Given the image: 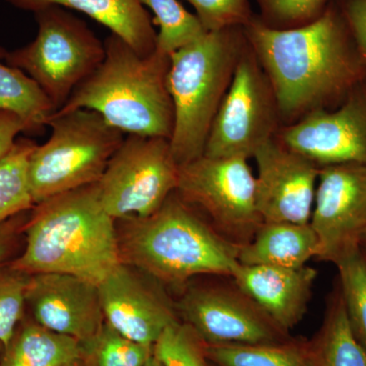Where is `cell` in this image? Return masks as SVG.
<instances>
[{
	"instance_id": "cell-19",
	"label": "cell",
	"mask_w": 366,
	"mask_h": 366,
	"mask_svg": "<svg viewBox=\"0 0 366 366\" xmlns=\"http://www.w3.org/2000/svg\"><path fill=\"white\" fill-rule=\"evenodd\" d=\"M319 254V240L310 223L262 222L252 239L239 247L238 262L249 266L300 268Z\"/></svg>"
},
{
	"instance_id": "cell-13",
	"label": "cell",
	"mask_w": 366,
	"mask_h": 366,
	"mask_svg": "<svg viewBox=\"0 0 366 366\" xmlns=\"http://www.w3.org/2000/svg\"><path fill=\"white\" fill-rule=\"evenodd\" d=\"M276 137L320 168L343 163L366 165V79L342 104L307 113L280 127Z\"/></svg>"
},
{
	"instance_id": "cell-28",
	"label": "cell",
	"mask_w": 366,
	"mask_h": 366,
	"mask_svg": "<svg viewBox=\"0 0 366 366\" xmlns=\"http://www.w3.org/2000/svg\"><path fill=\"white\" fill-rule=\"evenodd\" d=\"M162 366H209L206 343L182 320L168 327L153 346Z\"/></svg>"
},
{
	"instance_id": "cell-26",
	"label": "cell",
	"mask_w": 366,
	"mask_h": 366,
	"mask_svg": "<svg viewBox=\"0 0 366 366\" xmlns=\"http://www.w3.org/2000/svg\"><path fill=\"white\" fill-rule=\"evenodd\" d=\"M81 347L85 366H146L153 353L152 347L125 338L107 322Z\"/></svg>"
},
{
	"instance_id": "cell-36",
	"label": "cell",
	"mask_w": 366,
	"mask_h": 366,
	"mask_svg": "<svg viewBox=\"0 0 366 366\" xmlns=\"http://www.w3.org/2000/svg\"><path fill=\"white\" fill-rule=\"evenodd\" d=\"M360 249L362 252V254L365 255L366 257V230L365 234L362 236V239H361Z\"/></svg>"
},
{
	"instance_id": "cell-18",
	"label": "cell",
	"mask_w": 366,
	"mask_h": 366,
	"mask_svg": "<svg viewBox=\"0 0 366 366\" xmlns=\"http://www.w3.org/2000/svg\"><path fill=\"white\" fill-rule=\"evenodd\" d=\"M16 9L35 14L49 6L74 9L106 26L142 55L156 50L157 33L139 0H4Z\"/></svg>"
},
{
	"instance_id": "cell-5",
	"label": "cell",
	"mask_w": 366,
	"mask_h": 366,
	"mask_svg": "<svg viewBox=\"0 0 366 366\" xmlns=\"http://www.w3.org/2000/svg\"><path fill=\"white\" fill-rule=\"evenodd\" d=\"M242 26L208 32L170 55L171 150L180 165L204 155L209 129L247 47Z\"/></svg>"
},
{
	"instance_id": "cell-7",
	"label": "cell",
	"mask_w": 366,
	"mask_h": 366,
	"mask_svg": "<svg viewBox=\"0 0 366 366\" xmlns=\"http://www.w3.org/2000/svg\"><path fill=\"white\" fill-rule=\"evenodd\" d=\"M35 18V39L7 51L4 61L28 74L57 112L102 64L104 42L85 21L62 7L41 9Z\"/></svg>"
},
{
	"instance_id": "cell-39",
	"label": "cell",
	"mask_w": 366,
	"mask_h": 366,
	"mask_svg": "<svg viewBox=\"0 0 366 366\" xmlns=\"http://www.w3.org/2000/svg\"><path fill=\"white\" fill-rule=\"evenodd\" d=\"M78 365H79V363H78Z\"/></svg>"
},
{
	"instance_id": "cell-27",
	"label": "cell",
	"mask_w": 366,
	"mask_h": 366,
	"mask_svg": "<svg viewBox=\"0 0 366 366\" xmlns=\"http://www.w3.org/2000/svg\"><path fill=\"white\" fill-rule=\"evenodd\" d=\"M347 317L357 340L366 351V257L361 249L336 264Z\"/></svg>"
},
{
	"instance_id": "cell-38",
	"label": "cell",
	"mask_w": 366,
	"mask_h": 366,
	"mask_svg": "<svg viewBox=\"0 0 366 366\" xmlns=\"http://www.w3.org/2000/svg\"><path fill=\"white\" fill-rule=\"evenodd\" d=\"M76 366H85V365H84L83 361H81V362H79V365H76Z\"/></svg>"
},
{
	"instance_id": "cell-9",
	"label": "cell",
	"mask_w": 366,
	"mask_h": 366,
	"mask_svg": "<svg viewBox=\"0 0 366 366\" xmlns=\"http://www.w3.org/2000/svg\"><path fill=\"white\" fill-rule=\"evenodd\" d=\"M178 180L169 139L127 134L96 184L106 211L122 221L152 215L177 192Z\"/></svg>"
},
{
	"instance_id": "cell-2",
	"label": "cell",
	"mask_w": 366,
	"mask_h": 366,
	"mask_svg": "<svg viewBox=\"0 0 366 366\" xmlns=\"http://www.w3.org/2000/svg\"><path fill=\"white\" fill-rule=\"evenodd\" d=\"M117 221L97 184L36 204L26 224V247L11 268L26 274H72L98 286L122 264Z\"/></svg>"
},
{
	"instance_id": "cell-16",
	"label": "cell",
	"mask_w": 366,
	"mask_h": 366,
	"mask_svg": "<svg viewBox=\"0 0 366 366\" xmlns=\"http://www.w3.org/2000/svg\"><path fill=\"white\" fill-rule=\"evenodd\" d=\"M26 303L38 325L81 343L105 322L98 286L72 274H31Z\"/></svg>"
},
{
	"instance_id": "cell-1",
	"label": "cell",
	"mask_w": 366,
	"mask_h": 366,
	"mask_svg": "<svg viewBox=\"0 0 366 366\" xmlns=\"http://www.w3.org/2000/svg\"><path fill=\"white\" fill-rule=\"evenodd\" d=\"M243 32L286 125L336 108L366 79L365 59L335 0L307 25L271 28L254 14Z\"/></svg>"
},
{
	"instance_id": "cell-37",
	"label": "cell",
	"mask_w": 366,
	"mask_h": 366,
	"mask_svg": "<svg viewBox=\"0 0 366 366\" xmlns=\"http://www.w3.org/2000/svg\"><path fill=\"white\" fill-rule=\"evenodd\" d=\"M4 349H6V347H4V344H2L1 342H0V358H1V353Z\"/></svg>"
},
{
	"instance_id": "cell-21",
	"label": "cell",
	"mask_w": 366,
	"mask_h": 366,
	"mask_svg": "<svg viewBox=\"0 0 366 366\" xmlns=\"http://www.w3.org/2000/svg\"><path fill=\"white\" fill-rule=\"evenodd\" d=\"M6 351V366H76L83 358L81 342L36 322L25 325Z\"/></svg>"
},
{
	"instance_id": "cell-34",
	"label": "cell",
	"mask_w": 366,
	"mask_h": 366,
	"mask_svg": "<svg viewBox=\"0 0 366 366\" xmlns=\"http://www.w3.org/2000/svg\"><path fill=\"white\" fill-rule=\"evenodd\" d=\"M4 224L0 226V262L6 259L11 243V233L7 229L2 228Z\"/></svg>"
},
{
	"instance_id": "cell-8",
	"label": "cell",
	"mask_w": 366,
	"mask_h": 366,
	"mask_svg": "<svg viewBox=\"0 0 366 366\" xmlns=\"http://www.w3.org/2000/svg\"><path fill=\"white\" fill-rule=\"evenodd\" d=\"M249 159L202 156L179 166L177 192L229 242L242 247L262 221Z\"/></svg>"
},
{
	"instance_id": "cell-29",
	"label": "cell",
	"mask_w": 366,
	"mask_h": 366,
	"mask_svg": "<svg viewBox=\"0 0 366 366\" xmlns=\"http://www.w3.org/2000/svg\"><path fill=\"white\" fill-rule=\"evenodd\" d=\"M29 277L30 274L21 273L11 267L0 271V342L6 350L23 319Z\"/></svg>"
},
{
	"instance_id": "cell-30",
	"label": "cell",
	"mask_w": 366,
	"mask_h": 366,
	"mask_svg": "<svg viewBox=\"0 0 366 366\" xmlns=\"http://www.w3.org/2000/svg\"><path fill=\"white\" fill-rule=\"evenodd\" d=\"M259 19L274 29H291L317 20L331 0H257Z\"/></svg>"
},
{
	"instance_id": "cell-32",
	"label": "cell",
	"mask_w": 366,
	"mask_h": 366,
	"mask_svg": "<svg viewBox=\"0 0 366 366\" xmlns=\"http://www.w3.org/2000/svg\"><path fill=\"white\" fill-rule=\"evenodd\" d=\"M366 64V0H335Z\"/></svg>"
},
{
	"instance_id": "cell-12",
	"label": "cell",
	"mask_w": 366,
	"mask_h": 366,
	"mask_svg": "<svg viewBox=\"0 0 366 366\" xmlns=\"http://www.w3.org/2000/svg\"><path fill=\"white\" fill-rule=\"evenodd\" d=\"M310 224L319 240V261L336 266L360 249L366 230V165L320 168Z\"/></svg>"
},
{
	"instance_id": "cell-24",
	"label": "cell",
	"mask_w": 366,
	"mask_h": 366,
	"mask_svg": "<svg viewBox=\"0 0 366 366\" xmlns=\"http://www.w3.org/2000/svg\"><path fill=\"white\" fill-rule=\"evenodd\" d=\"M37 144L19 137L11 152L0 160V226L35 207L28 178V164Z\"/></svg>"
},
{
	"instance_id": "cell-14",
	"label": "cell",
	"mask_w": 366,
	"mask_h": 366,
	"mask_svg": "<svg viewBox=\"0 0 366 366\" xmlns=\"http://www.w3.org/2000/svg\"><path fill=\"white\" fill-rule=\"evenodd\" d=\"M98 291L105 322L142 345L153 348L163 332L180 320L162 284L124 262L99 284Z\"/></svg>"
},
{
	"instance_id": "cell-3",
	"label": "cell",
	"mask_w": 366,
	"mask_h": 366,
	"mask_svg": "<svg viewBox=\"0 0 366 366\" xmlns=\"http://www.w3.org/2000/svg\"><path fill=\"white\" fill-rule=\"evenodd\" d=\"M120 257L162 285L196 277L232 276L239 247L229 242L177 192L152 215L122 220Z\"/></svg>"
},
{
	"instance_id": "cell-15",
	"label": "cell",
	"mask_w": 366,
	"mask_h": 366,
	"mask_svg": "<svg viewBox=\"0 0 366 366\" xmlns=\"http://www.w3.org/2000/svg\"><path fill=\"white\" fill-rule=\"evenodd\" d=\"M255 197L264 222L308 224L314 209L320 167L276 137L259 147Z\"/></svg>"
},
{
	"instance_id": "cell-10",
	"label": "cell",
	"mask_w": 366,
	"mask_h": 366,
	"mask_svg": "<svg viewBox=\"0 0 366 366\" xmlns=\"http://www.w3.org/2000/svg\"><path fill=\"white\" fill-rule=\"evenodd\" d=\"M280 122L269 79L247 42L209 129L204 155L254 157L259 147L276 137Z\"/></svg>"
},
{
	"instance_id": "cell-20",
	"label": "cell",
	"mask_w": 366,
	"mask_h": 366,
	"mask_svg": "<svg viewBox=\"0 0 366 366\" xmlns=\"http://www.w3.org/2000/svg\"><path fill=\"white\" fill-rule=\"evenodd\" d=\"M310 341L312 366H366V351L351 329L340 288L327 300L319 331Z\"/></svg>"
},
{
	"instance_id": "cell-11",
	"label": "cell",
	"mask_w": 366,
	"mask_h": 366,
	"mask_svg": "<svg viewBox=\"0 0 366 366\" xmlns=\"http://www.w3.org/2000/svg\"><path fill=\"white\" fill-rule=\"evenodd\" d=\"M183 287L175 302L178 317L206 344L266 343L291 337L232 277L214 276Z\"/></svg>"
},
{
	"instance_id": "cell-33",
	"label": "cell",
	"mask_w": 366,
	"mask_h": 366,
	"mask_svg": "<svg viewBox=\"0 0 366 366\" xmlns=\"http://www.w3.org/2000/svg\"><path fill=\"white\" fill-rule=\"evenodd\" d=\"M21 134H26V125L16 113L0 110V160L6 157Z\"/></svg>"
},
{
	"instance_id": "cell-17",
	"label": "cell",
	"mask_w": 366,
	"mask_h": 366,
	"mask_svg": "<svg viewBox=\"0 0 366 366\" xmlns=\"http://www.w3.org/2000/svg\"><path fill=\"white\" fill-rule=\"evenodd\" d=\"M317 276L308 266L282 268L239 262L231 277L279 326L290 332L307 312Z\"/></svg>"
},
{
	"instance_id": "cell-4",
	"label": "cell",
	"mask_w": 366,
	"mask_h": 366,
	"mask_svg": "<svg viewBox=\"0 0 366 366\" xmlns=\"http://www.w3.org/2000/svg\"><path fill=\"white\" fill-rule=\"evenodd\" d=\"M102 64L71 94L57 114L78 109L99 113L127 134L170 139L174 106L168 85L170 55H142L114 34L104 41Z\"/></svg>"
},
{
	"instance_id": "cell-23",
	"label": "cell",
	"mask_w": 366,
	"mask_h": 366,
	"mask_svg": "<svg viewBox=\"0 0 366 366\" xmlns=\"http://www.w3.org/2000/svg\"><path fill=\"white\" fill-rule=\"evenodd\" d=\"M6 53L0 47V110L19 115L26 125V134H42L56 110L28 74L4 61Z\"/></svg>"
},
{
	"instance_id": "cell-31",
	"label": "cell",
	"mask_w": 366,
	"mask_h": 366,
	"mask_svg": "<svg viewBox=\"0 0 366 366\" xmlns=\"http://www.w3.org/2000/svg\"><path fill=\"white\" fill-rule=\"evenodd\" d=\"M207 32L245 26L254 19L249 0H187Z\"/></svg>"
},
{
	"instance_id": "cell-6",
	"label": "cell",
	"mask_w": 366,
	"mask_h": 366,
	"mask_svg": "<svg viewBox=\"0 0 366 366\" xmlns=\"http://www.w3.org/2000/svg\"><path fill=\"white\" fill-rule=\"evenodd\" d=\"M49 139L37 144L28 164L34 204L95 184L124 139V134L89 109L54 113Z\"/></svg>"
},
{
	"instance_id": "cell-35",
	"label": "cell",
	"mask_w": 366,
	"mask_h": 366,
	"mask_svg": "<svg viewBox=\"0 0 366 366\" xmlns=\"http://www.w3.org/2000/svg\"><path fill=\"white\" fill-rule=\"evenodd\" d=\"M146 366H162V365H161V363L159 362V360H157V358H156L155 356L153 355V353H152L150 358H149L148 361H147Z\"/></svg>"
},
{
	"instance_id": "cell-25",
	"label": "cell",
	"mask_w": 366,
	"mask_h": 366,
	"mask_svg": "<svg viewBox=\"0 0 366 366\" xmlns=\"http://www.w3.org/2000/svg\"><path fill=\"white\" fill-rule=\"evenodd\" d=\"M155 16L153 24L159 26L156 49L171 55L196 42L204 34L197 14H190L178 0H139Z\"/></svg>"
},
{
	"instance_id": "cell-22",
	"label": "cell",
	"mask_w": 366,
	"mask_h": 366,
	"mask_svg": "<svg viewBox=\"0 0 366 366\" xmlns=\"http://www.w3.org/2000/svg\"><path fill=\"white\" fill-rule=\"evenodd\" d=\"M217 366H312L310 341L290 338L266 343L206 344Z\"/></svg>"
}]
</instances>
